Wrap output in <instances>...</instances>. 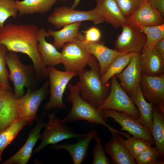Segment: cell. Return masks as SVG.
I'll use <instances>...</instances> for the list:
<instances>
[{
    "label": "cell",
    "mask_w": 164,
    "mask_h": 164,
    "mask_svg": "<svg viewBox=\"0 0 164 164\" xmlns=\"http://www.w3.org/2000/svg\"><path fill=\"white\" fill-rule=\"evenodd\" d=\"M39 29L35 24L8 23L0 28V43L5 45L8 51L28 56L33 62L37 81L40 83L47 78L48 73L37 49Z\"/></svg>",
    "instance_id": "1"
},
{
    "label": "cell",
    "mask_w": 164,
    "mask_h": 164,
    "mask_svg": "<svg viewBox=\"0 0 164 164\" xmlns=\"http://www.w3.org/2000/svg\"><path fill=\"white\" fill-rule=\"evenodd\" d=\"M67 86L70 91L67 100L72 103V107L68 114L64 118L60 120V124L66 125L78 120H85L91 123L104 126L112 135L117 133L127 138L130 137L128 133L119 131L108 125L103 119L101 110L82 98L78 87L71 84H68Z\"/></svg>",
    "instance_id": "2"
},
{
    "label": "cell",
    "mask_w": 164,
    "mask_h": 164,
    "mask_svg": "<svg viewBox=\"0 0 164 164\" xmlns=\"http://www.w3.org/2000/svg\"><path fill=\"white\" fill-rule=\"evenodd\" d=\"M89 70L84 69L79 73V80L75 85L80 90V95L97 108H99L109 94L111 83L104 84L101 81L100 67L92 55L87 63Z\"/></svg>",
    "instance_id": "3"
},
{
    "label": "cell",
    "mask_w": 164,
    "mask_h": 164,
    "mask_svg": "<svg viewBox=\"0 0 164 164\" xmlns=\"http://www.w3.org/2000/svg\"><path fill=\"white\" fill-rule=\"evenodd\" d=\"M5 59L10 72L8 79L13 83L16 97L19 98L23 96L24 87L35 89L38 83L33 64H23L17 53L12 51H8Z\"/></svg>",
    "instance_id": "4"
},
{
    "label": "cell",
    "mask_w": 164,
    "mask_h": 164,
    "mask_svg": "<svg viewBox=\"0 0 164 164\" xmlns=\"http://www.w3.org/2000/svg\"><path fill=\"white\" fill-rule=\"evenodd\" d=\"M84 36L78 37L65 44L61 52V63L66 71L78 73L85 68L92 54L85 42Z\"/></svg>",
    "instance_id": "5"
},
{
    "label": "cell",
    "mask_w": 164,
    "mask_h": 164,
    "mask_svg": "<svg viewBox=\"0 0 164 164\" xmlns=\"http://www.w3.org/2000/svg\"><path fill=\"white\" fill-rule=\"evenodd\" d=\"M86 21H91L95 25L105 22L104 18L93 9L80 11L64 6L55 8L47 19L48 22L57 29L72 23Z\"/></svg>",
    "instance_id": "6"
},
{
    "label": "cell",
    "mask_w": 164,
    "mask_h": 164,
    "mask_svg": "<svg viewBox=\"0 0 164 164\" xmlns=\"http://www.w3.org/2000/svg\"><path fill=\"white\" fill-rule=\"evenodd\" d=\"M111 79L109 94L98 108L110 109L122 112L138 120L140 114L131 97L120 86L115 75Z\"/></svg>",
    "instance_id": "7"
},
{
    "label": "cell",
    "mask_w": 164,
    "mask_h": 164,
    "mask_svg": "<svg viewBox=\"0 0 164 164\" xmlns=\"http://www.w3.org/2000/svg\"><path fill=\"white\" fill-rule=\"evenodd\" d=\"M49 78L50 96L48 101L43 106L46 111L57 108L60 109L66 108L63 97L65 89L70 81L76 73L56 69L54 67H47Z\"/></svg>",
    "instance_id": "8"
},
{
    "label": "cell",
    "mask_w": 164,
    "mask_h": 164,
    "mask_svg": "<svg viewBox=\"0 0 164 164\" xmlns=\"http://www.w3.org/2000/svg\"><path fill=\"white\" fill-rule=\"evenodd\" d=\"M48 118L49 120L45 129L40 134L41 143L33 153H38L49 145H56L59 142L70 138H78L83 134L75 133L70 127L60 124L55 112L49 114Z\"/></svg>",
    "instance_id": "9"
},
{
    "label": "cell",
    "mask_w": 164,
    "mask_h": 164,
    "mask_svg": "<svg viewBox=\"0 0 164 164\" xmlns=\"http://www.w3.org/2000/svg\"><path fill=\"white\" fill-rule=\"evenodd\" d=\"M49 81H46L39 89L27 88L26 94L18 99L20 119L26 120L30 125L37 118V112L41 103L49 93Z\"/></svg>",
    "instance_id": "10"
},
{
    "label": "cell",
    "mask_w": 164,
    "mask_h": 164,
    "mask_svg": "<svg viewBox=\"0 0 164 164\" xmlns=\"http://www.w3.org/2000/svg\"><path fill=\"white\" fill-rule=\"evenodd\" d=\"M114 43V50L119 52L141 53L147 40L145 34L139 26L125 24Z\"/></svg>",
    "instance_id": "11"
},
{
    "label": "cell",
    "mask_w": 164,
    "mask_h": 164,
    "mask_svg": "<svg viewBox=\"0 0 164 164\" xmlns=\"http://www.w3.org/2000/svg\"><path fill=\"white\" fill-rule=\"evenodd\" d=\"M101 110L103 119L106 121L109 118L114 119L115 122L121 126V131H126L133 136L145 138L155 145L153 138L150 132L138 120L126 113L110 109Z\"/></svg>",
    "instance_id": "12"
},
{
    "label": "cell",
    "mask_w": 164,
    "mask_h": 164,
    "mask_svg": "<svg viewBox=\"0 0 164 164\" xmlns=\"http://www.w3.org/2000/svg\"><path fill=\"white\" fill-rule=\"evenodd\" d=\"M18 99L12 89L0 88V133L20 120Z\"/></svg>",
    "instance_id": "13"
},
{
    "label": "cell",
    "mask_w": 164,
    "mask_h": 164,
    "mask_svg": "<svg viewBox=\"0 0 164 164\" xmlns=\"http://www.w3.org/2000/svg\"><path fill=\"white\" fill-rule=\"evenodd\" d=\"M140 86L144 99L164 112V74L152 76L142 73Z\"/></svg>",
    "instance_id": "14"
},
{
    "label": "cell",
    "mask_w": 164,
    "mask_h": 164,
    "mask_svg": "<svg viewBox=\"0 0 164 164\" xmlns=\"http://www.w3.org/2000/svg\"><path fill=\"white\" fill-rule=\"evenodd\" d=\"M141 53H136L124 70L115 75L120 80V86L130 97L140 85L141 80Z\"/></svg>",
    "instance_id": "15"
},
{
    "label": "cell",
    "mask_w": 164,
    "mask_h": 164,
    "mask_svg": "<svg viewBox=\"0 0 164 164\" xmlns=\"http://www.w3.org/2000/svg\"><path fill=\"white\" fill-rule=\"evenodd\" d=\"M46 113L37 119V123L29 133L27 141L23 146L13 155L4 161L2 164H26L32 156L33 149L40 139V132L45 128L46 122L43 121Z\"/></svg>",
    "instance_id": "16"
},
{
    "label": "cell",
    "mask_w": 164,
    "mask_h": 164,
    "mask_svg": "<svg viewBox=\"0 0 164 164\" xmlns=\"http://www.w3.org/2000/svg\"><path fill=\"white\" fill-rule=\"evenodd\" d=\"M128 24L139 26H149L164 24V18L151 5L143 0L139 8L126 19Z\"/></svg>",
    "instance_id": "17"
},
{
    "label": "cell",
    "mask_w": 164,
    "mask_h": 164,
    "mask_svg": "<svg viewBox=\"0 0 164 164\" xmlns=\"http://www.w3.org/2000/svg\"><path fill=\"white\" fill-rule=\"evenodd\" d=\"M97 136V131L92 130L86 134H83L75 143L64 142L59 145H55L53 148L57 150H65L69 154L74 164H81L88 155V149L90 142Z\"/></svg>",
    "instance_id": "18"
},
{
    "label": "cell",
    "mask_w": 164,
    "mask_h": 164,
    "mask_svg": "<svg viewBox=\"0 0 164 164\" xmlns=\"http://www.w3.org/2000/svg\"><path fill=\"white\" fill-rule=\"evenodd\" d=\"M95 7L92 9L102 17L105 22L118 29L126 23V18L115 0H95Z\"/></svg>",
    "instance_id": "19"
},
{
    "label": "cell",
    "mask_w": 164,
    "mask_h": 164,
    "mask_svg": "<svg viewBox=\"0 0 164 164\" xmlns=\"http://www.w3.org/2000/svg\"><path fill=\"white\" fill-rule=\"evenodd\" d=\"M110 140L104 148L106 154L110 156L114 164H137L135 159L129 154L124 142V138L119 134L112 135Z\"/></svg>",
    "instance_id": "20"
},
{
    "label": "cell",
    "mask_w": 164,
    "mask_h": 164,
    "mask_svg": "<svg viewBox=\"0 0 164 164\" xmlns=\"http://www.w3.org/2000/svg\"><path fill=\"white\" fill-rule=\"evenodd\" d=\"M49 36L44 28L39 29L37 36V49L41 59L46 67H55L61 63V53L52 44L46 40Z\"/></svg>",
    "instance_id": "21"
},
{
    "label": "cell",
    "mask_w": 164,
    "mask_h": 164,
    "mask_svg": "<svg viewBox=\"0 0 164 164\" xmlns=\"http://www.w3.org/2000/svg\"><path fill=\"white\" fill-rule=\"evenodd\" d=\"M85 42L88 46L91 53L96 58L98 62L101 76L116 58L121 55L128 53L119 52L114 49H110L104 45V42L100 41Z\"/></svg>",
    "instance_id": "22"
},
{
    "label": "cell",
    "mask_w": 164,
    "mask_h": 164,
    "mask_svg": "<svg viewBox=\"0 0 164 164\" xmlns=\"http://www.w3.org/2000/svg\"><path fill=\"white\" fill-rule=\"evenodd\" d=\"M141 61L142 73L152 76L164 74V58L155 47L141 53Z\"/></svg>",
    "instance_id": "23"
},
{
    "label": "cell",
    "mask_w": 164,
    "mask_h": 164,
    "mask_svg": "<svg viewBox=\"0 0 164 164\" xmlns=\"http://www.w3.org/2000/svg\"><path fill=\"white\" fill-rule=\"evenodd\" d=\"M57 0H16L15 4L19 16L35 13L43 15L55 5Z\"/></svg>",
    "instance_id": "24"
},
{
    "label": "cell",
    "mask_w": 164,
    "mask_h": 164,
    "mask_svg": "<svg viewBox=\"0 0 164 164\" xmlns=\"http://www.w3.org/2000/svg\"><path fill=\"white\" fill-rule=\"evenodd\" d=\"M137 108L140 115L138 121L151 132L152 126V110L153 104L148 102L143 96L140 85L130 96Z\"/></svg>",
    "instance_id": "25"
},
{
    "label": "cell",
    "mask_w": 164,
    "mask_h": 164,
    "mask_svg": "<svg viewBox=\"0 0 164 164\" xmlns=\"http://www.w3.org/2000/svg\"><path fill=\"white\" fill-rule=\"evenodd\" d=\"M151 134L154 140L155 147L164 157V112L154 104L152 110Z\"/></svg>",
    "instance_id": "26"
},
{
    "label": "cell",
    "mask_w": 164,
    "mask_h": 164,
    "mask_svg": "<svg viewBox=\"0 0 164 164\" xmlns=\"http://www.w3.org/2000/svg\"><path fill=\"white\" fill-rule=\"evenodd\" d=\"M81 23V22H79L67 25L58 31L48 29L47 32L49 36H52L54 38L52 43L53 45L57 49L61 48L65 44L78 37Z\"/></svg>",
    "instance_id": "27"
},
{
    "label": "cell",
    "mask_w": 164,
    "mask_h": 164,
    "mask_svg": "<svg viewBox=\"0 0 164 164\" xmlns=\"http://www.w3.org/2000/svg\"><path fill=\"white\" fill-rule=\"evenodd\" d=\"M136 53H126L116 58L110 64L105 73L101 77V82L104 84H107L113 76L121 72L128 65Z\"/></svg>",
    "instance_id": "28"
},
{
    "label": "cell",
    "mask_w": 164,
    "mask_h": 164,
    "mask_svg": "<svg viewBox=\"0 0 164 164\" xmlns=\"http://www.w3.org/2000/svg\"><path fill=\"white\" fill-rule=\"evenodd\" d=\"M139 27L145 34L147 38L145 45L141 52L143 54L154 48L157 43L164 38V24L155 26Z\"/></svg>",
    "instance_id": "29"
},
{
    "label": "cell",
    "mask_w": 164,
    "mask_h": 164,
    "mask_svg": "<svg viewBox=\"0 0 164 164\" xmlns=\"http://www.w3.org/2000/svg\"><path fill=\"white\" fill-rule=\"evenodd\" d=\"M28 125L26 120L20 119L0 133V162L2 153L5 148L16 137L22 128Z\"/></svg>",
    "instance_id": "30"
},
{
    "label": "cell",
    "mask_w": 164,
    "mask_h": 164,
    "mask_svg": "<svg viewBox=\"0 0 164 164\" xmlns=\"http://www.w3.org/2000/svg\"><path fill=\"white\" fill-rule=\"evenodd\" d=\"M123 141L129 154L134 159L149 149L152 145L145 138L134 136H130Z\"/></svg>",
    "instance_id": "31"
},
{
    "label": "cell",
    "mask_w": 164,
    "mask_h": 164,
    "mask_svg": "<svg viewBox=\"0 0 164 164\" xmlns=\"http://www.w3.org/2000/svg\"><path fill=\"white\" fill-rule=\"evenodd\" d=\"M164 157L156 148L151 147L135 159L137 164H164Z\"/></svg>",
    "instance_id": "32"
},
{
    "label": "cell",
    "mask_w": 164,
    "mask_h": 164,
    "mask_svg": "<svg viewBox=\"0 0 164 164\" xmlns=\"http://www.w3.org/2000/svg\"><path fill=\"white\" fill-rule=\"evenodd\" d=\"M18 12L14 0H0V28L9 17H17Z\"/></svg>",
    "instance_id": "33"
},
{
    "label": "cell",
    "mask_w": 164,
    "mask_h": 164,
    "mask_svg": "<svg viewBox=\"0 0 164 164\" xmlns=\"http://www.w3.org/2000/svg\"><path fill=\"white\" fill-rule=\"evenodd\" d=\"M8 52L6 47L0 43V88L12 89L8 81L9 73L6 67V55Z\"/></svg>",
    "instance_id": "34"
},
{
    "label": "cell",
    "mask_w": 164,
    "mask_h": 164,
    "mask_svg": "<svg viewBox=\"0 0 164 164\" xmlns=\"http://www.w3.org/2000/svg\"><path fill=\"white\" fill-rule=\"evenodd\" d=\"M95 140L96 143L93 152L92 164H110V159L106 155L100 138L97 136Z\"/></svg>",
    "instance_id": "35"
},
{
    "label": "cell",
    "mask_w": 164,
    "mask_h": 164,
    "mask_svg": "<svg viewBox=\"0 0 164 164\" xmlns=\"http://www.w3.org/2000/svg\"><path fill=\"white\" fill-rule=\"evenodd\" d=\"M126 19L140 6L143 0H115Z\"/></svg>",
    "instance_id": "36"
},
{
    "label": "cell",
    "mask_w": 164,
    "mask_h": 164,
    "mask_svg": "<svg viewBox=\"0 0 164 164\" xmlns=\"http://www.w3.org/2000/svg\"><path fill=\"white\" fill-rule=\"evenodd\" d=\"M81 32L85 33L84 39L85 41L97 42L100 40L101 33L100 30L97 27H92Z\"/></svg>",
    "instance_id": "37"
},
{
    "label": "cell",
    "mask_w": 164,
    "mask_h": 164,
    "mask_svg": "<svg viewBox=\"0 0 164 164\" xmlns=\"http://www.w3.org/2000/svg\"><path fill=\"white\" fill-rule=\"evenodd\" d=\"M152 6L157 10L164 18V0H155Z\"/></svg>",
    "instance_id": "38"
},
{
    "label": "cell",
    "mask_w": 164,
    "mask_h": 164,
    "mask_svg": "<svg viewBox=\"0 0 164 164\" xmlns=\"http://www.w3.org/2000/svg\"><path fill=\"white\" fill-rule=\"evenodd\" d=\"M155 48L164 58V38L160 39L157 43Z\"/></svg>",
    "instance_id": "39"
},
{
    "label": "cell",
    "mask_w": 164,
    "mask_h": 164,
    "mask_svg": "<svg viewBox=\"0 0 164 164\" xmlns=\"http://www.w3.org/2000/svg\"><path fill=\"white\" fill-rule=\"evenodd\" d=\"M80 0H74V2L71 5V8L73 9H75L78 5Z\"/></svg>",
    "instance_id": "40"
},
{
    "label": "cell",
    "mask_w": 164,
    "mask_h": 164,
    "mask_svg": "<svg viewBox=\"0 0 164 164\" xmlns=\"http://www.w3.org/2000/svg\"><path fill=\"white\" fill-rule=\"evenodd\" d=\"M144 0L146 1V2L149 3L152 5V4H153L155 0Z\"/></svg>",
    "instance_id": "41"
},
{
    "label": "cell",
    "mask_w": 164,
    "mask_h": 164,
    "mask_svg": "<svg viewBox=\"0 0 164 164\" xmlns=\"http://www.w3.org/2000/svg\"><path fill=\"white\" fill-rule=\"evenodd\" d=\"M60 0V1H67L68 0Z\"/></svg>",
    "instance_id": "42"
}]
</instances>
